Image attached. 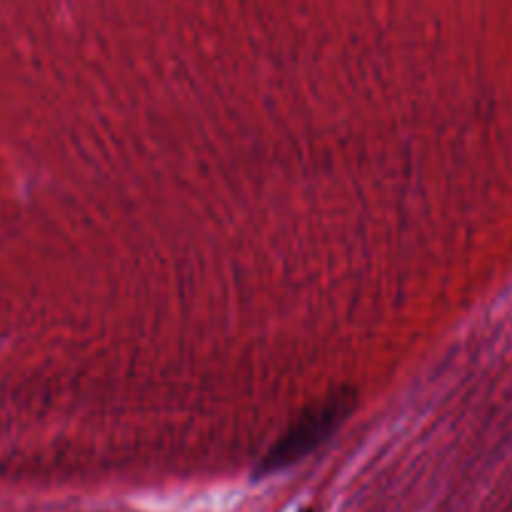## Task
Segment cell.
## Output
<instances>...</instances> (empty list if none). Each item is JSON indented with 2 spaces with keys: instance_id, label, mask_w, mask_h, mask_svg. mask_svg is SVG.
Returning <instances> with one entry per match:
<instances>
[{
  "instance_id": "obj_1",
  "label": "cell",
  "mask_w": 512,
  "mask_h": 512,
  "mask_svg": "<svg viewBox=\"0 0 512 512\" xmlns=\"http://www.w3.org/2000/svg\"><path fill=\"white\" fill-rule=\"evenodd\" d=\"M348 410H350V403L340 398V400H333V403L323 405V408H318L315 413H310L308 418L300 420V423L285 435L283 443H280L278 448L265 458V465L260 473L263 475L278 473V470H285L288 465L303 460L310 450L318 448L323 440H328L330 435L335 433V428L343 423Z\"/></svg>"
}]
</instances>
